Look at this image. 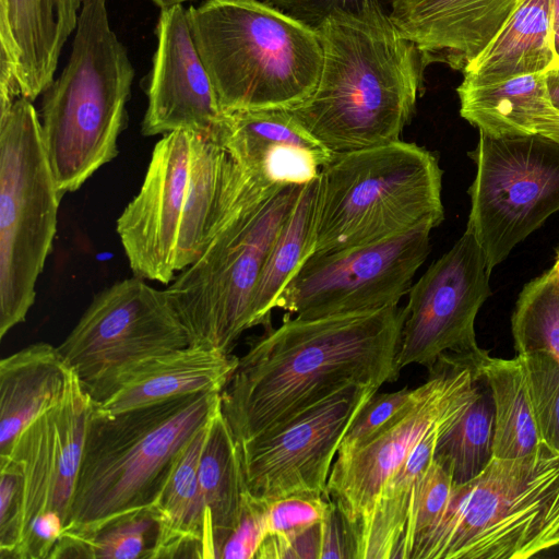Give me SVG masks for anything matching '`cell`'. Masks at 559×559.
<instances>
[{
    "label": "cell",
    "mask_w": 559,
    "mask_h": 559,
    "mask_svg": "<svg viewBox=\"0 0 559 559\" xmlns=\"http://www.w3.org/2000/svg\"><path fill=\"white\" fill-rule=\"evenodd\" d=\"M404 308L319 318L286 317L251 342L221 392L242 443L350 385L396 381Z\"/></svg>",
    "instance_id": "1"
},
{
    "label": "cell",
    "mask_w": 559,
    "mask_h": 559,
    "mask_svg": "<svg viewBox=\"0 0 559 559\" xmlns=\"http://www.w3.org/2000/svg\"><path fill=\"white\" fill-rule=\"evenodd\" d=\"M323 62L311 96L289 109L330 152L396 140L414 114L428 66L386 11L335 12L317 28Z\"/></svg>",
    "instance_id": "2"
},
{
    "label": "cell",
    "mask_w": 559,
    "mask_h": 559,
    "mask_svg": "<svg viewBox=\"0 0 559 559\" xmlns=\"http://www.w3.org/2000/svg\"><path fill=\"white\" fill-rule=\"evenodd\" d=\"M254 179L209 135L164 134L116 223L132 274L168 285L203 253Z\"/></svg>",
    "instance_id": "3"
},
{
    "label": "cell",
    "mask_w": 559,
    "mask_h": 559,
    "mask_svg": "<svg viewBox=\"0 0 559 559\" xmlns=\"http://www.w3.org/2000/svg\"><path fill=\"white\" fill-rule=\"evenodd\" d=\"M219 402L221 393L203 392L114 414L93 402L61 537L85 539L153 510L185 448Z\"/></svg>",
    "instance_id": "4"
},
{
    "label": "cell",
    "mask_w": 559,
    "mask_h": 559,
    "mask_svg": "<svg viewBox=\"0 0 559 559\" xmlns=\"http://www.w3.org/2000/svg\"><path fill=\"white\" fill-rule=\"evenodd\" d=\"M187 10L224 112L289 110L316 90L323 62L317 29L263 0H204Z\"/></svg>",
    "instance_id": "5"
},
{
    "label": "cell",
    "mask_w": 559,
    "mask_h": 559,
    "mask_svg": "<svg viewBox=\"0 0 559 559\" xmlns=\"http://www.w3.org/2000/svg\"><path fill=\"white\" fill-rule=\"evenodd\" d=\"M134 68L109 22L107 0H82L71 52L43 93L39 121L61 198L118 155Z\"/></svg>",
    "instance_id": "6"
},
{
    "label": "cell",
    "mask_w": 559,
    "mask_h": 559,
    "mask_svg": "<svg viewBox=\"0 0 559 559\" xmlns=\"http://www.w3.org/2000/svg\"><path fill=\"white\" fill-rule=\"evenodd\" d=\"M559 547V452L492 457L450 500L409 559H526Z\"/></svg>",
    "instance_id": "7"
},
{
    "label": "cell",
    "mask_w": 559,
    "mask_h": 559,
    "mask_svg": "<svg viewBox=\"0 0 559 559\" xmlns=\"http://www.w3.org/2000/svg\"><path fill=\"white\" fill-rule=\"evenodd\" d=\"M437 157L396 140L333 153L320 171L312 254L372 245L444 218Z\"/></svg>",
    "instance_id": "8"
},
{
    "label": "cell",
    "mask_w": 559,
    "mask_h": 559,
    "mask_svg": "<svg viewBox=\"0 0 559 559\" xmlns=\"http://www.w3.org/2000/svg\"><path fill=\"white\" fill-rule=\"evenodd\" d=\"M302 186L255 179L203 253L168 284L192 346L231 354L251 329L257 284Z\"/></svg>",
    "instance_id": "9"
},
{
    "label": "cell",
    "mask_w": 559,
    "mask_h": 559,
    "mask_svg": "<svg viewBox=\"0 0 559 559\" xmlns=\"http://www.w3.org/2000/svg\"><path fill=\"white\" fill-rule=\"evenodd\" d=\"M39 115L19 97L0 116V338L25 321L52 250L61 201Z\"/></svg>",
    "instance_id": "10"
},
{
    "label": "cell",
    "mask_w": 559,
    "mask_h": 559,
    "mask_svg": "<svg viewBox=\"0 0 559 559\" xmlns=\"http://www.w3.org/2000/svg\"><path fill=\"white\" fill-rule=\"evenodd\" d=\"M479 356L442 355L411 403L357 449L336 455L324 496L349 522L355 537L382 485L418 442L437 428L452 426L478 396Z\"/></svg>",
    "instance_id": "11"
},
{
    "label": "cell",
    "mask_w": 559,
    "mask_h": 559,
    "mask_svg": "<svg viewBox=\"0 0 559 559\" xmlns=\"http://www.w3.org/2000/svg\"><path fill=\"white\" fill-rule=\"evenodd\" d=\"M476 176L468 188L466 228L488 270L559 210V142L539 133L497 138L479 133L468 153Z\"/></svg>",
    "instance_id": "12"
},
{
    "label": "cell",
    "mask_w": 559,
    "mask_h": 559,
    "mask_svg": "<svg viewBox=\"0 0 559 559\" xmlns=\"http://www.w3.org/2000/svg\"><path fill=\"white\" fill-rule=\"evenodd\" d=\"M188 346L166 289L133 275L96 294L58 349L93 397L136 364Z\"/></svg>",
    "instance_id": "13"
},
{
    "label": "cell",
    "mask_w": 559,
    "mask_h": 559,
    "mask_svg": "<svg viewBox=\"0 0 559 559\" xmlns=\"http://www.w3.org/2000/svg\"><path fill=\"white\" fill-rule=\"evenodd\" d=\"M430 231L311 254L285 286L276 308L319 318L396 306L430 252Z\"/></svg>",
    "instance_id": "14"
},
{
    "label": "cell",
    "mask_w": 559,
    "mask_h": 559,
    "mask_svg": "<svg viewBox=\"0 0 559 559\" xmlns=\"http://www.w3.org/2000/svg\"><path fill=\"white\" fill-rule=\"evenodd\" d=\"M378 390L350 384L238 443L247 490L266 501L301 493L324 496L346 431Z\"/></svg>",
    "instance_id": "15"
},
{
    "label": "cell",
    "mask_w": 559,
    "mask_h": 559,
    "mask_svg": "<svg viewBox=\"0 0 559 559\" xmlns=\"http://www.w3.org/2000/svg\"><path fill=\"white\" fill-rule=\"evenodd\" d=\"M490 271L474 234L461 238L408 290L396 366L429 369L447 353L475 355V320L490 296Z\"/></svg>",
    "instance_id": "16"
},
{
    "label": "cell",
    "mask_w": 559,
    "mask_h": 559,
    "mask_svg": "<svg viewBox=\"0 0 559 559\" xmlns=\"http://www.w3.org/2000/svg\"><path fill=\"white\" fill-rule=\"evenodd\" d=\"M92 406L91 395L71 371L62 400L31 423L0 456L15 463L23 476L21 542L31 523L47 512L59 514L66 525Z\"/></svg>",
    "instance_id": "17"
},
{
    "label": "cell",
    "mask_w": 559,
    "mask_h": 559,
    "mask_svg": "<svg viewBox=\"0 0 559 559\" xmlns=\"http://www.w3.org/2000/svg\"><path fill=\"white\" fill-rule=\"evenodd\" d=\"M155 35L141 133L153 136L191 131L211 135L225 112L195 46L188 10L182 4L160 10Z\"/></svg>",
    "instance_id": "18"
},
{
    "label": "cell",
    "mask_w": 559,
    "mask_h": 559,
    "mask_svg": "<svg viewBox=\"0 0 559 559\" xmlns=\"http://www.w3.org/2000/svg\"><path fill=\"white\" fill-rule=\"evenodd\" d=\"M210 136L243 170L277 186L311 181L333 154L287 109L225 112Z\"/></svg>",
    "instance_id": "19"
},
{
    "label": "cell",
    "mask_w": 559,
    "mask_h": 559,
    "mask_svg": "<svg viewBox=\"0 0 559 559\" xmlns=\"http://www.w3.org/2000/svg\"><path fill=\"white\" fill-rule=\"evenodd\" d=\"M521 0H390L389 16L427 64L462 71L496 36Z\"/></svg>",
    "instance_id": "20"
},
{
    "label": "cell",
    "mask_w": 559,
    "mask_h": 559,
    "mask_svg": "<svg viewBox=\"0 0 559 559\" xmlns=\"http://www.w3.org/2000/svg\"><path fill=\"white\" fill-rule=\"evenodd\" d=\"M82 0H0V60L31 102L55 80L61 51L75 32Z\"/></svg>",
    "instance_id": "21"
},
{
    "label": "cell",
    "mask_w": 559,
    "mask_h": 559,
    "mask_svg": "<svg viewBox=\"0 0 559 559\" xmlns=\"http://www.w3.org/2000/svg\"><path fill=\"white\" fill-rule=\"evenodd\" d=\"M238 359L233 354L191 345L136 364L92 400L99 409L114 414L188 394L221 393Z\"/></svg>",
    "instance_id": "22"
},
{
    "label": "cell",
    "mask_w": 559,
    "mask_h": 559,
    "mask_svg": "<svg viewBox=\"0 0 559 559\" xmlns=\"http://www.w3.org/2000/svg\"><path fill=\"white\" fill-rule=\"evenodd\" d=\"M450 427L430 431L384 481L356 534L357 559H409L420 485L439 437Z\"/></svg>",
    "instance_id": "23"
},
{
    "label": "cell",
    "mask_w": 559,
    "mask_h": 559,
    "mask_svg": "<svg viewBox=\"0 0 559 559\" xmlns=\"http://www.w3.org/2000/svg\"><path fill=\"white\" fill-rule=\"evenodd\" d=\"M71 370L58 346L38 342L0 361V456L66 394Z\"/></svg>",
    "instance_id": "24"
},
{
    "label": "cell",
    "mask_w": 559,
    "mask_h": 559,
    "mask_svg": "<svg viewBox=\"0 0 559 559\" xmlns=\"http://www.w3.org/2000/svg\"><path fill=\"white\" fill-rule=\"evenodd\" d=\"M556 63L551 0H521L491 41L462 70L463 81L492 83L546 72Z\"/></svg>",
    "instance_id": "25"
},
{
    "label": "cell",
    "mask_w": 559,
    "mask_h": 559,
    "mask_svg": "<svg viewBox=\"0 0 559 559\" xmlns=\"http://www.w3.org/2000/svg\"><path fill=\"white\" fill-rule=\"evenodd\" d=\"M456 93L461 117L490 136L535 134L543 119L555 112L545 72L486 84L462 81Z\"/></svg>",
    "instance_id": "26"
},
{
    "label": "cell",
    "mask_w": 559,
    "mask_h": 559,
    "mask_svg": "<svg viewBox=\"0 0 559 559\" xmlns=\"http://www.w3.org/2000/svg\"><path fill=\"white\" fill-rule=\"evenodd\" d=\"M209 421L185 448L152 510L158 523L153 559L205 558L206 520L198 469Z\"/></svg>",
    "instance_id": "27"
},
{
    "label": "cell",
    "mask_w": 559,
    "mask_h": 559,
    "mask_svg": "<svg viewBox=\"0 0 559 559\" xmlns=\"http://www.w3.org/2000/svg\"><path fill=\"white\" fill-rule=\"evenodd\" d=\"M206 520L205 558H218L239 519L247 489L239 444L221 408L209 421L198 469Z\"/></svg>",
    "instance_id": "28"
},
{
    "label": "cell",
    "mask_w": 559,
    "mask_h": 559,
    "mask_svg": "<svg viewBox=\"0 0 559 559\" xmlns=\"http://www.w3.org/2000/svg\"><path fill=\"white\" fill-rule=\"evenodd\" d=\"M320 175L305 183L264 263L251 306V328L271 324L285 286L313 253Z\"/></svg>",
    "instance_id": "29"
},
{
    "label": "cell",
    "mask_w": 559,
    "mask_h": 559,
    "mask_svg": "<svg viewBox=\"0 0 559 559\" xmlns=\"http://www.w3.org/2000/svg\"><path fill=\"white\" fill-rule=\"evenodd\" d=\"M495 405L493 457L513 459L532 454L545 443L531 404L524 370L519 356L478 358Z\"/></svg>",
    "instance_id": "30"
},
{
    "label": "cell",
    "mask_w": 559,
    "mask_h": 559,
    "mask_svg": "<svg viewBox=\"0 0 559 559\" xmlns=\"http://www.w3.org/2000/svg\"><path fill=\"white\" fill-rule=\"evenodd\" d=\"M493 439L495 405L480 372L478 396L439 437L433 460L451 474L454 486L465 484L478 476L492 460Z\"/></svg>",
    "instance_id": "31"
},
{
    "label": "cell",
    "mask_w": 559,
    "mask_h": 559,
    "mask_svg": "<svg viewBox=\"0 0 559 559\" xmlns=\"http://www.w3.org/2000/svg\"><path fill=\"white\" fill-rule=\"evenodd\" d=\"M511 331L518 354L542 349L559 359V274L552 269L523 287Z\"/></svg>",
    "instance_id": "32"
},
{
    "label": "cell",
    "mask_w": 559,
    "mask_h": 559,
    "mask_svg": "<svg viewBox=\"0 0 559 559\" xmlns=\"http://www.w3.org/2000/svg\"><path fill=\"white\" fill-rule=\"evenodd\" d=\"M158 523L152 510L116 521L92 537H61L49 559H153Z\"/></svg>",
    "instance_id": "33"
},
{
    "label": "cell",
    "mask_w": 559,
    "mask_h": 559,
    "mask_svg": "<svg viewBox=\"0 0 559 559\" xmlns=\"http://www.w3.org/2000/svg\"><path fill=\"white\" fill-rule=\"evenodd\" d=\"M518 356L540 437L545 444L559 452V359L542 349Z\"/></svg>",
    "instance_id": "34"
},
{
    "label": "cell",
    "mask_w": 559,
    "mask_h": 559,
    "mask_svg": "<svg viewBox=\"0 0 559 559\" xmlns=\"http://www.w3.org/2000/svg\"><path fill=\"white\" fill-rule=\"evenodd\" d=\"M419 391L420 385L415 389L405 386L390 393L376 392L350 424L336 455L347 454L361 445L411 403L419 394Z\"/></svg>",
    "instance_id": "35"
},
{
    "label": "cell",
    "mask_w": 559,
    "mask_h": 559,
    "mask_svg": "<svg viewBox=\"0 0 559 559\" xmlns=\"http://www.w3.org/2000/svg\"><path fill=\"white\" fill-rule=\"evenodd\" d=\"M331 507L332 502L321 495H290L269 500L267 535L285 536L298 533L321 522Z\"/></svg>",
    "instance_id": "36"
},
{
    "label": "cell",
    "mask_w": 559,
    "mask_h": 559,
    "mask_svg": "<svg viewBox=\"0 0 559 559\" xmlns=\"http://www.w3.org/2000/svg\"><path fill=\"white\" fill-rule=\"evenodd\" d=\"M23 526V476L17 465L0 459V559H14Z\"/></svg>",
    "instance_id": "37"
},
{
    "label": "cell",
    "mask_w": 559,
    "mask_h": 559,
    "mask_svg": "<svg viewBox=\"0 0 559 559\" xmlns=\"http://www.w3.org/2000/svg\"><path fill=\"white\" fill-rule=\"evenodd\" d=\"M266 506V500L246 489L239 519L223 545L219 559H254L267 535Z\"/></svg>",
    "instance_id": "38"
},
{
    "label": "cell",
    "mask_w": 559,
    "mask_h": 559,
    "mask_svg": "<svg viewBox=\"0 0 559 559\" xmlns=\"http://www.w3.org/2000/svg\"><path fill=\"white\" fill-rule=\"evenodd\" d=\"M453 487L451 474L433 460L419 489L412 528V550L443 513Z\"/></svg>",
    "instance_id": "39"
},
{
    "label": "cell",
    "mask_w": 559,
    "mask_h": 559,
    "mask_svg": "<svg viewBox=\"0 0 559 559\" xmlns=\"http://www.w3.org/2000/svg\"><path fill=\"white\" fill-rule=\"evenodd\" d=\"M307 26L317 29L335 12L361 14L386 11L390 0H263Z\"/></svg>",
    "instance_id": "40"
},
{
    "label": "cell",
    "mask_w": 559,
    "mask_h": 559,
    "mask_svg": "<svg viewBox=\"0 0 559 559\" xmlns=\"http://www.w3.org/2000/svg\"><path fill=\"white\" fill-rule=\"evenodd\" d=\"M322 521L292 535H267L254 559H321Z\"/></svg>",
    "instance_id": "41"
},
{
    "label": "cell",
    "mask_w": 559,
    "mask_h": 559,
    "mask_svg": "<svg viewBox=\"0 0 559 559\" xmlns=\"http://www.w3.org/2000/svg\"><path fill=\"white\" fill-rule=\"evenodd\" d=\"M323 558L357 559L353 527L333 502L322 521L321 559Z\"/></svg>",
    "instance_id": "42"
},
{
    "label": "cell",
    "mask_w": 559,
    "mask_h": 559,
    "mask_svg": "<svg viewBox=\"0 0 559 559\" xmlns=\"http://www.w3.org/2000/svg\"><path fill=\"white\" fill-rule=\"evenodd\" d=\"M546 86L551 106L556 112L559 114V64L545 72Z\"/></svg>",
    "instance_id": "43"
},
{
    "label": "cell",
    "mask_w": 559,
    "mask_h": 559,
    "mask_svg": "<svg viewBox=\"0 0 559 559\" xmlns=\"http://www.w3.org/2000/svg\"><path fill=\"white\" fill-rule=\"evenodd\" d=\"M537 133L559 142V114L555 111L544 118L537 128Z\"/></svg>",
    "instance_id": "44"
},
{
    "label": "cell",
    "mask_w": 559,
    "mask_h": 559,
    "mask_svg": "<svg viewBox=\"0 0 559 559\" xmlns=\"http://www.w3.org/2000/svg\"><path fill=\"white\" fill-rule=\"evenodd\" d=\"M150 1H152L160 10H164V9L173 8L175 5L182 4V3L187 2V1H191V0H150Z\"/></svg>",
    "instance_id": "45"
},
{
    "label": "cell",
    "mask_w": 559,
    "mask_h": 559,
    "mask_svg": "<svg viewBox=\"0 0 559 559\" xmlns=\"http://www.w3.org/2000/svg\"><path fill=\"white\" fill-rule=\"evenodd\" d=\"M554 32L559 25V0H551Z\"/></svg>",
    "instance_id": "46"
},
{
    "label": "cell",
    "mask_w": 559,
    "mask_h": 559,
    "mask_svg": "<svg viewBox=\"0 0 559 559\" xmlns=\"http://www.w3.org/2000/svg\"><path fill=\"white\" fill-rule=\"evenodd\" d=\"M554 49L557 63L559 64V25L554 32Z\"/></svg>",
    "instance_id": "47"
},
{
    "label": "cell",
    "mask_w": 559,
    "mask_h": 559,
    "mask_svg": "<svg viewBox=\"0 0 559 559\" xmlns=\"http://www.w3.org/2000/svg\"><path fill=\"white\" fill-rule=\"evenodd\" d=\"M556 273L559 274V252L556 257V260H555V263H554V266L551 267Z\"/></svg>",
    "instance_id": "48"
}]
</instances>
